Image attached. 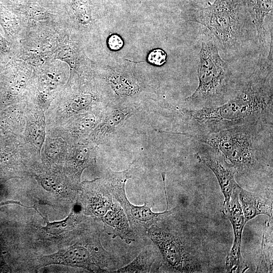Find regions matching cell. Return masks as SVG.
Returning a JSON list of instances; mask_svg holds the SVG:
<instances>
[{
    "mask_svg": "<svg viewBox=\"0 0 273 273\" xmlns=\"http://www.w3.org/2000/svg\"><path fill=\"white\" fill-rule=\"evenodd\" d=\"M272 64L268 59L258 62L255 71L235 97L218 106L190 111L191 116L199 124L218 131L258 119L272 107Z\"/></svg>",
    "mask_w": 273,
    "mask_h": 273,
    "instance_id": "obj_1",
    "label": "cell"
},
{
    "mask_svg": "<svg viewBox=\"0 0 273 273\" xmlns=\"http://www.w3.org/2000/svg\"><path fill=\"white\" fill-rule=\"evenodd\" d=\"M189 19L209 30L226 55L238 53L248 40L251 19L246 0H215L206 7L193 4Z\"/></svg>",
    "mask_w": 273,
    "mask_h": 273,
    "instance_id": "obj_2",
    "label": "cell"
},
{
    "mask_svg": "<svg viewBox=\"0 0 273 273\" xmlns=\"http://www.w3.org/2000/svg\"><path fill=\"white\" fill-rule=\"evenodd\" d=\"M198 54V85L186 101L193 104L210 103L222 99L231 85L232 73L219 54L211 34H204Z\"/></svg>",
    "mask_w": 273,
    "mask_h": 273,
    "instance_id": "obj_3",
    "label": "cell"
},
{
    "mask_svg": "<svg viewBox=\"0 0 273 273\" xmlns=\"http://www.w3.org/2000/svg\"><path fill=\"white\" fill-rule=\"evenodd\" d=\"M76 238L71 246L54 254L43 256V265L63 264L105 272L118 268L117 258L104 248L98 232H88L84 229Z\"/></svg>",
    "mask_w": 273,
    "mask_h": 273,
    "instance_id": "obj_4",
    "label": "cell"
},
{
    "mask_svg": "<svg viewBox=\"0 0 273 273\" xmlns=\"http://www.w3.org/2000/svg\"><path fill=\"white\" fill-rule=\"evenodd\" d=\"M170 214L151 226L147 235L157 247L163 263L169 271H197L198 260L193 254L186 236L168 219Z\"/></svg>",
    "mask_w": 273,
    "mask_h": 273,
    "instance_id": "obj_5",
    "label": "cell"
},
{
    "mask_svg": "<svg viewBox=\"0 0 273 273\" xmlns=\"http://www.w3.org/2000/svg\"><path fill=\"white\" fill-rule=\"evenodd\" d=\"M185 135L213 148L235 169H248L255 165L252 135L246 126H238L206 134Z\"/></svg>",
    "mask_w": 273,
    "mask_h": 273,
    "instance_id": "obj_6",
    "label": "cell"
},
{
    "mask_svg": "<svg viewBox=\"0 0 273 273\" xmlns=\"http://www.w3.org/2000/svg\"><path fill=\"white\" fill-rule=\"evenodd\" d=\"M131 177L128 169L122 172L110 171L105 181L112 196L121 205L128 218L130 227L135 236H146L148 229L161 220L172 210L162 212H154L151 206L146 204L143 206H135L128 200L125 191V183Z\"/></svg>",
    "mask_w": 273,
    "mask_h": 273,
    "instance_id": "obj_7",
    "label": "cell"
},
{
    "mask_svg": "<svg viewBox=\"0 0 273 273\" xmlns=\"http://www.w3.org/2000/svg\"><path fill=\"white\" fill-rule=\"evenodd\" d=\"M79 203L83 213L101 220L112 206V195L105 181L96 179L81 187Z\"/></svg>",
    "mask_w": 273,
    "mask_h": 273,
    "instance_id": "obj_8",
    "label": "cell"
},
{
    "mask_svg": "<svg viewBox=\"0 0 273 273\" xmlns=\"http://www.w3.org/2000/svg\"><path fill=\"white\" fill-rule=\"evenodd\" d=\"M238 193L239 192L235 193L229 203L223 206V211L232 223L234 234V243L226 258V267L228 272H234L239 269L241 259V240L245 222L239 202Z\"/></svg>",
    "mask_w": 273,
    "mask_h": 273,
    "instance_id": "obj_9",
    "label": "cell"
},
{
    "mask_svg": "<svg viewBox=\"0 0 273 273\" xmlns=\"http://www.w3.org/2000/svg\"><path fill=\"white\" fill-rule=\"evenodd\" d=\"M104 230L113 238L119 237L127 244L135 241L124 211L118 203H113L101 220Z\"/></svg>",
    "mask_w": 273,
    "mask_h": 273,
    "instance_id": "obj_10",
    "label": "cell"
},
{
    "mask_svg": "<svg viewBox=\"0 0 273 273\" xmlns=\"http://www.w3.org/2000/svg\"><path fill=\"white\" fill-rule=\"evenodd\" d=\"M196 158L207 166L214 173L224 197L223 206L228 204L234 194L239 191L240 186L235 179V169L226 166L213 158L197 154Z\"/></svg>",
    "mask_w": 273,
    "mask_h": 273,
    "instance_id": "obj_11",
    "label": "cell"
},
{
    "mask_svg": "<svg viewBox=\"0 0 273 273\" xmlns=\"http://www.w3.org/2000/svg\"><path fill=\"white\" fill-rule=\"evenodd\" d=\"M249 15L256 30L259 43L258 60L267 56L264 21L267 16L272 12V0H246Z\"/></svg>",
    "mask_w": 273,
    "mask_h": 273,
    "instance_id": "obj_12",
    "label": "cell"
},
{
    "mask_svg": "<svg viewBox=\"0 0 273 273\" xmlns=\"http://www.w3.org/2000/svg\"><path fill=\"white\" fill-rule=\"evenodd\" d=\"M238 197L245 223L260 214L272 217L271 203L267 198L248 192L241 187L239 191Z\"/></svg>",
    "mask_w": 273,
    "mask_h": 273,
    "instance_id": "obj_13",
    "label": "cell"
},
{
    "mask_svg": "<svg viewBox=\"0 0 273 273\" xmlns=\"http://www.w3.org/2000/svg\"><path fill=\"white\" fill-rule=\"evenodd\" d=\"M132 114V110L128 107H116L107 111L96 134L104 136L113 131Z\"/></svg>",
    "mask_w": 273,
    "mask_h": 273,
    "instance_id": "obj_14",
    "label": "cell"
},
{
    "mask_svg": "<svg viewBox=\"0 0 273 273\" xmlns=\"http://www.w3.org/2000/svg\"><path fill=\"white\" fill-rule=\"evenodd\" d=\"M157 254L156 249L149 246L144 249L131 262L110 272H150L156 261Z\"/></svg>",
    "mask_w": 273,
    "mask_h": 273,
    "instance_id": "obj_15",
    "label": "cell"
},
{
    "mask_svg": "<svg viewBox=\"0 0 273 273\" xmlns=\"http://www.w3.org/2000/svg\"><path fill=\"white\" fill-rule=\"evenodd\" d=\"M80 218L81 217L76 213L73 208L69 216L63 220L50 222L47 218H44L47 225L42 227V230L46 233L52 235H59L75 231L83 227V225L80 223L81 222Z\"/></svg>",
    "mask_w": 273,
    "mask_h": 273,
    "instance_id": "obj_16",
    "label": "cell"
},
{
    "mask_svg": "<svg viewBox=\"0 0 273 273\" xmlns=\"http://www.w3.org/2000/svg\"><path fill=\"white\" fill-rule=\"evenodd\" d=\"M96 162L95 151L89 147L80 146L76 148L72 162L73 176L78 183L82 171Z\"/></svg>",
    "mask_w": 273,
    "mask_h": 273,
    "instance_id": "obj_17",
    "label": "cell"
},
{
    "mask_svg": "<svg viewBox=\"0 0 273 273\" xmlns=\"http://www.w3.org/2000/svg\"><path fill=\"white\" fill-rule=\"evenodd\" d=\"M147 59L150 63L154 65L161 66L166 61L167 55L163 50L156 49L150 52Z\"/></svg>",
    "mask_w": 273,
    "mask_h": 273,
    "instance_id": "obj_18",
    "label": "cell"
},
{
    "mask_svg": "<svg viewBox=\"0 0 273 273\" xmlns=\"http://www.w3.org/2000/svg\"><path fill=\"white\" fill-rule=\"evenodd\" d=\"M108 45L111 50L117 51L123 47V41L118 35L112 34L108 39Z\"/></svg>",
    "mask_w": 273,
    "mask_h": 273,
    "instance_id": "obj_19",
    "label": "cell"
}]
</instances>
